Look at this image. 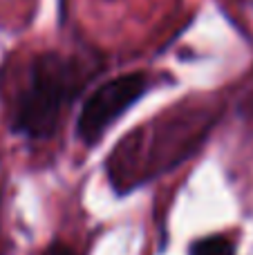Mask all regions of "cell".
Here are the masks:
<instances>
[{"mask_svg": "<svg viewBox=\"0 0 253 255\" xmlns=\"http://www.w3.org/2000/svg\"><path fill=\"white\" fill-rule=\"evenodd\" d=\"M152 88V81L143 72H130L99 85L88 99L76 119V136L88 148L97 145L108 130Z\"/></svg>", "mask_w": 253, "mask_h": 255, "instance_id": "obj_2", "label": "cell"}, {"mask_svg": "<svg viewBox=\"0 0 253 255\" xmlns=\"http://www.w3.org/2000/svg\"><path fill=\"white\" fill-rule=\"evenodd\" d=\"M99 70V65H90L74 54L56 49L36 54L13 103L11 130L34 141L54 136L67 108Z\"/></svg>", "mask_w": 253, "mask_h": 255, "instance_id": "obj_1", "label": "cell"}, {"mask_svg": "<svg viewBox=\"0 0 253 255\" xmlns=\"http://www.w3.org/2000/svg\"><path fill=\"white\" fill-rule=\"evenodd\" d=\"M191 255H236V244L224 235H209L191 244Z\"/></svg>", "mask_w": 253, "mask_h": 255, "instance_id": "obj_3", "label": "cell"}, {"mask_svg": "<svg viewBox=\"0 0 253 255\" xmlns=\"http://www.w3.org/2000/svg\"><path fill=\"white\" fill-rule=\"evenodd\" d=\"M40 255H76V253L72 251L67 244H63V242H52Z\"/></svg>", "mask_w": 253, "mask_h": 255, "instance_id": "obj_4", "label": "cell"}]
</instances>
